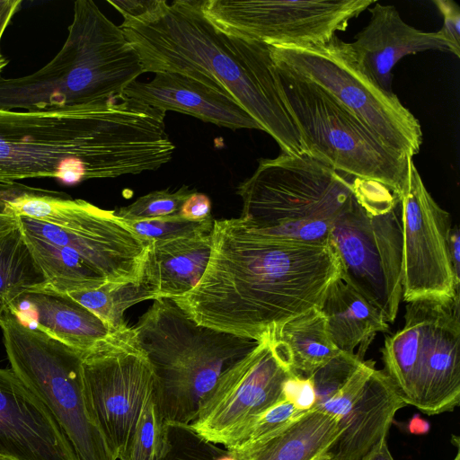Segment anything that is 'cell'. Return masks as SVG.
I'll use <instances>...</instances> for the list:
<instances>
[{
    "instance_id": "1",
    "label": "cell",
    "mask_w": 460,
    "mask_h": 460,
    "mask_svg": "<svg viewBox=\"0 0 460 460\" xmlns=\"http://www.w3.org/2000/svg\"><path fill=\"white\" fill-rule=\"evenodd\" d=\"M210 258L199 283L172 299L198 324L261 341L319 307L341 277L332 244L262 236L240 218L214 220Z\"/></svg>"
},
{
    "instance_id": "2",
    "label": "cell",
    "mask_w": 460,
    "mask_h": 460,
    "mask_svg": "<svg viewBox=\"0 0 460 460\" xmlns=\"http://www.w3.org/2000/svg\"><path fill=\"white\" fill-rule=\"evenodd\" d=\"M165 114L124 96L58 111L0 110V183L49 177L75 185L157 170L175 149Z\"/></svg>"
},
{
    "instance_id": "3",
    "label": "cell",
    "mask_w": 460,
    "mask_h": 460,
    "mask_svg": "<svg viewBox=\"0 0 460 460\" xmlns=\"http://www.w3.org/2000/svg\"><path fill=\"white\" fill-rule=\"evenodd\" d=\"M119 28L144 73L202 75L225 89L282 152L305 153L269 45L220 29L206 17L198 0H161L146 18L123 22Z\"/></svg>"
},
{
    "instance_id": "4",
    "label": "cell",
    "mask_w": 460,
    "mask_h": 460,
    "mask_svg": "<svg viewBox=\"0 0 460 460\" xmlns=\"http://www.w3.org/2000/svg\"><path fill=\"white\" fill-rule=\"evenodd\" d=\"M67 31L60 50L36 72L0 75V110L58 111L104 102L119 98L144 73L124 31L93 1L74 3Z\"/></svg>"
},
{
    "instance_id": "5",
    "label": "cell",
    "mask_w": 460,
    "mask_h": 460,
    "mask_svg": "<svg viewBox=\"0 0 460 460\" xmlns=\"http://www.w3.org/2000/svg\"><path fill=\"white\" fill-rule=\"evenodd\" d=\"M339 172L303 153L281 152L261 159L255 172L237 188L242 224L270 238L308 244H331L336 219L349 206L361 181Z\"/></svg>"
},
{
    "instance_id": "6",
    "label": "cell",
    "mask_w": 460,
    "mask_h": 460,
    "mask_svg": "<svg viewBox=\"0 0 460 460\" xmlns=\"http://www.w3.org/2000/svg\"><path fill=\"white\" fill-rule=\"evenodd\" d=\"M132 328L155 372L161 419L185 424L220 375L260 342L199 325L170 298L154 300Z\"/></svg>"
},
{
    "instance_id": "7",
    "label": "cell",
    "mask_w": 460,
    "mask_h": 460,
    "mask_svg": "<svg viewBox=\"0 0 460 460\" xmlns=\"http://www.w3.org/2000/svg\"><path fill=\"white\" fill-rule=\"evenodd\" d=\"M16 186H0V212L18 217L22 230L75 252L108 283L140 280L152 240L138 235L114 211Z\"/></svg>"
},
{
    "instance_id": "8",
    "label": "cell",
    "mask_w": 460,
    "mask_h": 460,
    "mask_svg": "<svg viewBox=\"0 0 460 460\" xmlns=\"http://www.w3.org/2000/svg\"><path fill=\"white\" fill-rule=\"evenodd\" d=\"M10 368L43 402L80 460H118L92 410L83 353L49 337L6 310L0 316Z\"/></svg>"
},
{
    "instance_id": "9",
    "label": "cell",
    "mask_w": 460,
    "mask_h": 460,
    "mask_svg": "<svg viewBox=\"0 0 460 460\" xmlns=\"http://www.w3.org/2000/svg\"><path fill=\"white\" fill-rule=\"evenodd\" d=\"M276 67L305 152L339 172L379 182L400 197L406 183L409 157L383 143L323 88L296 72Z\"/></svg>"
},
{
    "instance_id": "10",
    "label": "cell",
    "mask_w": 460,
    "mask_h": 460,
    "mask_svg": "<svg viewBox=\"0 0 460 460\" xmlns=\"http://www.w3.org/2000/svg\"><path fill=\"white\" fill-rule=\"evenodd\" d=\"M332 244L341 279L393 323L402 298V229L400 197L362 180L349 206L333 224Z\"/></svg>"
},
{
    "instance_id": "11",
    "label": "cell",
    "mask_w": 460,
    "mask_h": 460,
    "mask_svg": "<svg viewBox=\"0 0 460 460\" xmlns=\"http://www.w3.org/2000/svg\"><path fill=\"white\" fill-rule=\"evenodd\" d=\"M275 65L314 83L354 113L396 152L416 155L422 144L418 119L396 94L382 90L362 69L349 43L337 34L308 47L270 46Z\"/></svg>"
},
{
    "instance_id": "12",
    "label": "cell",
    "mask_w": 460,
    "mask_h": 460,
    "mask_svg": "<svg viewBox=\"0 0 460 460\" xmlns=\"http://www.w3.org/2000/svg\"><path fill=\"white\" fill-rule=\"evenodd\" d=\"M93 414L118 460H126L142 414L154 398L155 376L132 327L83 353Z\"/></svg>"
},
{
    "instance_id": "13",
    "label": "cell",
    "mask_w": 460,
    "mask_h": 460,
    "mask_svg": "<svg viewBox=\"0 0 460 460\" xmlns=\"http://www.w3.org/2000/svg\"><path fill=\"white\" fill-rule=\"evenodd\" d=\"M203 13L225 31L269 46L308 47L346 31L372 0H202Z\"/></svg>"
},
{
    "instance_id": "14",
    "label": "cell",
    "mask_w": 460,
    "mask_h": 460,
    "mask_svg": "<svg viewBox=\"0 0 460 460\" xmlns=\"http://www.w3.org/2000/svg\"><path fill=\"white\" fill-rule=\"evenodd\" d=\"M293 376L267 334L220 375L190 426L208 440L231 449L257 417L285 400L284 386Z\"/></svg>"
},
{
    "instance_id": "15",
    "label": "cell",
    "mask_w": 460,
    "mask_h": 460,
    "mask_svg": "<svg viewBox=\"0 0 460 460\" xmlns=\"http://www.w3.org/2000/svg\"><path fill=\"white\" fill-rule=\"evenodd\" d=\"M460 296L409 302L401 333L416 370L413 406L427 415L460 403Z\"/></svg>"
},
{
    "instance_id": "16",
    "label": "cell",
    "mask_w": 460,
    "mask_h": 460,
    "mask_svg": "<svg viewBox=\"0 0 460 460\" xmlns=\"http://www.w3.org/2000/svg\"><path fill=\"white\" fill-rule=\"evenodd\" d=\"M400 207L403 300L459 296L460 279L449 253V214L428 191L411 157Z\"/></svg>"
},
{
    "instance_id": "17",
    "label": "cell",
    "mask_w": 460,
    "mask_h": 460,
    "mask_svg": "<svg viewBox=\"0 0 460 460\" xmlns=\"http://www.w3.org/2000/svg\"><path fill=\"white\" fill-rule=\"evenodd\" d=\"M0 456L80 460L47 407L11 368H0Z\"/></svg>"
},
{
    "instance_id": "18",
    "label": "cell",
    "mask_w": 460,
    "mask_h": 460,
    "mask_svg": "<svg viewBox=\"0 0 460 460\" xmlns=\"http://www.w3.org/2000/svg\"><path fill=\"white\" fill-rule=\"evenodd\" d=\"M121 96L164 111L193 116L231 129H260V125L223 88L199 75L157 72L148 82L128 84Z\"/></svg>"
},
{
    "instance_id": "19",
    "label": "cell",
    "mask_w": 460,
    "mask_h": 460,
    "mask_svg": "<svg viewBox=\"0 0 460 460\" xmlns=\"http://www.w3.org/2000/svg\"><path fill=\"white\" fill-rule=\"evenodd\" d=\"M369 22L350 47L365 73L385 92L392 93V69L403 57L426 50L449 51L438 31L407 24L394 5L375 3Z\"/></svg>"
},
{
    "instance_id": "20",
    "label": "cell",
    "mask_w": 460,
    "mask_h": 460,
    "mask_svg": "<svg viewBox=\"0 0 460 460\" xmlns=\"http://www.w3.org/2000/svg\"><path fill=\"white\" fill-rule=\"evenodd\" d=\"M49 337L87 352L118 332L66 294L41 288L22 296L9 309Z\"/></svg>"
},
{
    "instance_id": "21",
    "label": "cell",
    "mask_w": 460,
    "mask_h": 460,
    "mask_svg": "<svg viewBox=\"0 0 460 460\" xmlns=\"http://www.w3.org/2000/svg\"><path fill=\"white\" fill-rule=\"evenodd\" d=\"M406 405L386 373L375 369L359 399L341 420L343 429L327 452L330 460H360L387 437L395 413Z\"/></svg>"
},
{
    "instance_id": "22",
    "label": "cell",
    "mask_w": 460,
    "mask_h": 460,
    "mask_svg": "<svg viewBox=\"0 0 460 460\" xmlns=\"http://www.w3.org/2000/svg\"><path fill=\"white\" fill-rule=\"evenodd\" d=\"M211 247V233L152 241L140 280L154 290L156 299L182 296L203 276Z\"/></svg>"
},
{
    "instance_id": "23",
    "label": "cell",
    "mask_w": 460,
    "mask_h": 460,
    "mask_svg": "<svg viewBox=\"0 0 460 460\" xmlns=\"http://www.w3.org/2000/svg\"><path fill=\"white\" fill-rule=\"evenodd\" d=\"M319 309L335 346L360 359L376 333L389 330L382 313L341 277L330 285Z\"/></svg>"
},
{
    "instance_id": "24",
    "label": "cell",
    "mask_w": 460,
    "mask_h": 460,
    "mask_svg": "<svg viewBox=\"0 0 460 460\" xmlns=\"http://www.w3.org/2000/svg\"><path fill=\"white\" fill-rule=\"evenodd\" d=\"M342 429L339 418L314 408L239 460H320Z\"/></svg>"
},
{
    "instance_id": "25",
    "label": "cell",
    "mask_w": 460,
    "mask_h": 460,
    "mask_svg": "<svg viewBox=\"0 0 460 460\" xmlns=\"http://www.w3.org/2000/svg\"><path fill=\"white\" fill-rule=\"evenodd\" d=\"M270 336L291 373L298 378H310L341 352L332 341L319 307L286 322Z\"/></svg>"
},
{
    "instance_id": "26",
    "label": "cell",
    "mask_w": 460,
    "mask_h": 460,
    "mask_svg": "<svg viewBox=\"0 0 460 460\" xmlns=\"http://www.w3.org/2000/svg\"><path fill=\"white\" fill-rule=\"evenodd\" d=\"M22 234L34 262L44 276V288L67 294L96 289L109 284L96 269L75 252L24 230Z\"/></svg>"
},
{
    "instance_id": "27",
    "label": "cell",
    "mask_w": 460,
    "mask_h": 460,
    "mask_svg": "<svg viewBox=\"0 0 460 460\" xmlns=\"http://www.w3.org/2000/svg\"><path fill=\"white\" fill-rule=\"evenodd\" d=\"M45 284L20 225L0 234V316L14 307L23 294L41 288Z\"/></svg>"
},
{
    "instance_id": "28",
    "label": "cell",
    "mask_w": 460,
    "mask_h": 460,
    "mask_svg": "<svg viewBox=\"0 0 460 460\" xmlns=\"http://www.w3.org/2000/svg\"><path fill=\"white\" fill-rule=\"evenodd\" d=\"M66 295L117 332L129 327L124 319L128 308L146 300L156 299L154 290L142 280L124 284L109 283L96 289Z\"/></svg>"
},
{
    "instance_id": "29",
    "label": "cell",
    "mask_w": 460,
    "mask_h": 460,
    "mask_svg": "<svg viewBox=\"0 0 460 460\" xmlns=\"http://www.w3.org/2000/svg\"><path fill=\"white\" fill-rule=\"evenodd\" d=\"M156 460H236L226 447L200 436L190 424L164 420Z\"/></svg>"
},
{
    "instance_id": "30",
    "label": "cell",
    "mask_w": 460,
    "mask_h": 460,
    "mask_svg": "<svg viewBox=\"0 0 460 460\" xmlns=\"http://www.w3.org/2000/svg\"><path fill=\"white\" fill-rule=\"evenodd\" d=\"M305 412L298 411L291 402L286 400L281 401L257 417L246 429L239 443L228 450L236 460H239Z\"/></svg>"
},
{
    "instance_id": "31",
    "label": "cell",
    "mask_w": 460,
    "mask_h": 460,
    "mask_svg": "<svg viewBox=\"0 0 460 460\" xmlns=\"http://www.w3.org/2000/svg\"><path fill=\"white\" fill-rule=\"evenodd\" d=\"M124 221L138 235L152 241L172 240L208 234L212 232L214 223L212 217L201 221H190L180 217L178 213L146 220Z\"/></svg>"
},
{
    "instance_id": "32",
    "label": "cell",
    "mask_w": 460,
    "mask_h": 460,
    "mask_svg": "<svg viewBox=\"0 0 460 460\" xmlns=\"http://www.w3.org/2000/svg\"><path fill=\"white\" fill-rule=\"evenodd\" d=\"M188 186L177 190H155L139 197L128 206L121 207L115 214L124 220H146L177 214L183 202L194 192Z\"/></svg>"
},
{
    "instance_id": "33",
    "label": "cell",
    "mask_w": 460,
    "mask_h": 460,
    "mask_svg": "<svg viewBox=\"0 0 460 460\" xmlns=\"http://www.w3.org/2000/svg\"><path fill=\"white\" fill-rule=\"evenodd\" d=\"M375 369L373 361L363 360L340 388L315 408L341 420L361 396Z\"/></svg>"
},
{
    "instance_id": "34",
    "label": "cell",
    "mask_w": 460,
    "mask_h": 460,
    "mask_svg": "<svg viewBox=\"0 0 460 460\" xmlns=\"http://www.w3.org/2000/svg\"><path fill=\"white\" fill-rule=\"evenodd\" d=\"M363 360L356 354L341 351L319 368L310 377L317 397L315 407L332 396Z\"/></svg>"
},
{
    "instance_id": "35",
    "label": "cell",
    "mask_w": 460,
    "mask_h": 460,
    "mask_svg": "<svg viewBox=\"0 0 460 460\" xmlns=\"http://www.w3.org/2000/svg\"><path fill=\"white\" fill-rule=\"evenodd\" d=\"M153 399L142 414L126 460H156L163 420Z\"/></svg>"
},
{
    "instance_id": "36",
    "label": "cell",
    "mask_w": 460,
    "mask_h": 460,
    "mask_svg": "<svg viewBox=\"0 0 460 460\" xmlns=\"http://www.w3.org/2000/svg\"><path fill=\"white\" fill-rule=\"evenodd\" d=\"M443 16V25L438 33L446 40L449 51L460 57V7L452 0H434Z\"/></svg>"
},
{
    "instance_id": "37",
    "label": "cell",
    "mask_w": 460,
    "mask_h": 460,
    "mask_svg": "<svg viewBox=\"0 0 460 460\" xmlns=\"http://www.w3.org/2000/svg\"><path fill=\"white\" fill-rule=\"evenodd\" d=\"M285 400L291 402L298 411H308L316 405L317 397L311 378L291 376L284 386Z\"/></svg>"
},
{
    "instance_id": "38",
    "label": "cell",
    "mask_w": 460,
    "mask_h": 460,
    "mask_svg": "<svg viewBox=\"0 0 460 460\" xmlns=\"http://www.w3.org/2000/svg\"><path fill=\"white\" fill-rule=\"evenodd\" d=\"M161 0H108L124 18L123 22L141 21L155 11Z\"/></svg>"
},
{
    "instance_id": "39",
    "label": "cell",
    "mask_w": 460,
    "mask_h": 460,
    "mask_svg": "<svg viewBox=\"0 0 460 460\" xmlns=\"http://www.w3.org/2000/svg\"><path fill=\"white\" fill-rule=\"evenodd\" d=\"M211 201L204 194L194 191L181 205L178 214L184 219L201 221L211 217Z\"/></svg>"
},
{
    "instance_id": "40",
    "label": "cell",
    "mask_w": 460,
    "mask_h": 460,
    "mask_svg": "<svg viewBox=\"0 0 460 460\" xmlns=\"http://www.w3.org/2000/svg\"><path fill=\"white\" fill-rule=\"evenodd\" d=\"M21 4V0H0V45L7 26Z\"/></svg>"
},
{
    "instance_id": "41",
    "label": "cell",
    "mask_w": 460,
    "mask_h": 460,
    "mask_svg": "<svg viewBox=\"0 0 460 460\" xmlns=\"http://www.w3.org/2000/svg\"><path fill=\"white\" fill-rule=\"evenodd\" d=\"M449 253L455 275L460 279V234L457 226L450 229Z\"/></svg>"
},
{
    "instance_id": "42",
    "label": "cell",
    "mask_w": 460,
    "mask_h": 460,
    "mask_svg": "<svg viewBox=\"0 0 460 460\" xmlns=\"http://www.w3.org/2000/svg\"><path fill=\"white\" fill-rule=\"evenodd\" d=\"M360 460H394L386 437L382 438Z\"/></svg>"
},
{
    "instance_id": "43",
    "label": "cell",
    "mask_w": 460,
    "mask_h": 460,
    "mask_svg": "<svg viewBox=\"0 0 460 460\" xmlns=\"http://www.w3.org/2000/svg\"><path fill=\"white\" fill-rule=\"evenodd\" d=\"M408 431L414 435L427 434L430 429L429 422L419 414H414L407 424Z\"/></svg>"
},
{
    "instance_id": "44",
    "label": "cell",
    "mask_w": 460,
    "mask_h": 460,
    "mask_svg": "<svg viewBox=\"0 0 460 460\" xmlns=\"http://www.w3.org/2000/svg\"><path fill=\"white\" fill-rule=\"evenodd\" d=\"M17 226H19L18 217L0 212V234L9 231Z\"/></svg>"
},
{
    "instance_id": "45",
    "label": "cell",
    "mask_w": 460,
    "mask_h": 460,
    "mask_svg": "<svg viewBox=\"0 0 460 460\" xmlns=\"http://www.w3.org/2000/svg\"><path fill=\"white\" fill-rule=\"evenodd\" d=\"M459 437L458 436H456V435H452V443L453 445H455V447H456V456L455 457L452 459V460H460V443H459Z\"/></svg>"
},
{
    "instance_id": "46",
    "label": "cell",
    "mask_w": 460,
    "mask_h": 460,
    "mask_svg": "<svg viewBox=\"0 0 460 460\" xmlns=\"http://www.w3.org/2000/svg\"><path fill=\"white\" fill-rule=\"evenodd\" d=\"M8 60L3 57V55H0V73L2 70L7 66Z\"/></svg>"
},
{
    "instance_id": "47",
    "label": "cell",
    "mask_w": 460,
    "mask_h": 460,
    "mask_svg": "<svg viewBox=\"0 0 460 460\" xmlns=\"http://www.w3.org/2000/svg\"><path fill=\"white\" fill-rule=\"evenodd\" d=\"M320 460H330V457L327 456L323 457V458H322V459H320Z\"/></svg>"
},
{
    "instance_id": "48",
    "label": "cell",
    "mask_w": 460,
    "mask_h": 460,
    "mask_svg": "<svg viewBox=\"0 0 460 460\" xmlns=\"http://www.w3.org/2000/svg\"><path fill=\"white\" fill-rule=\"evenodd\" d=\"M0 460H10L0 456Z\"/></svg>"
}]
</instances>
